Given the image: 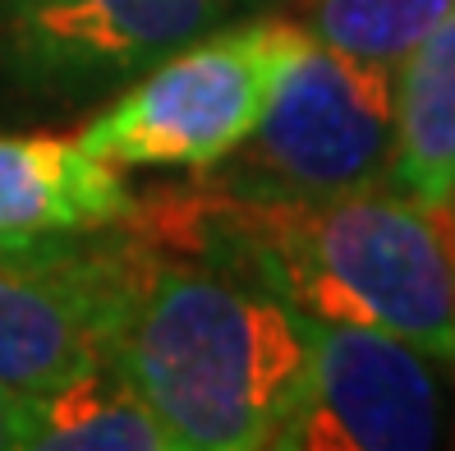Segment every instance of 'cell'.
Segmentation results:
<instances>
[{"mask_svg": "<svg viewBox=\"0 0 455 451\" xmlns=\"http://www.w3.org/2000/svg\"><path fill=\"white\" fill-rule=\"evenodd\" d=\"M166 240L327 323L400 336L455 364V207L395 184L336 198L203 189L152 212Z\"/></svg>", "mask_w": 455, "mask_h": 451, "instance_id": "obj_1", "label": "cell"}, {"mask_svg": "<svg viewBox=\"0 0 455 451\" xmlns=\"http://www.w3.org/2000/svg\"><path fill=\"white\" fill-rule=\"evenodd\" d=\"M106 364L162 415L180 451H272L308 378L299 313L198 254L143 235Z\"/></svg>", "mask_w": 455, "mask_h": 451, "instance_id": "obj_2", "label": "cell"}, {"mask_svg": "<svg viewBox=\"0 0 455 451\" xmlns=\"http://www.w3.org/2000/svg\"><path fill=\"white\" fill-rule=\"evenodd\" d=\"M308 37L304 23L281 14L221 23L148 65L139 84L84 125L78 143L120 171L203 175L258 129Z\"/></svg>", "mask_w": 455, "mask_h": 451, "instance_id": "obj_3", "label": "cell"}, {"mask_svg": "<svg viewBox=\"0 0 455 451\" xmlns=\"http://www.w3.org/2000/svg\"><path fill=\"white\" fill-rule=\"evenodd\" d=\"M395 152V69L308 37L258 129L203 184L235 198H336L387 184Z\"/></svg>", "mask_w": 455, "mask_h": 451, "instance_id": "obj_4", "label": "cell"}, {"mask_svg": "<svg viewBox=\"0 0 455 451\" xmlns=\"http://www.w3.org/2000/svg\"><path fill=\"white\" fill-rule=\"evenodd\" d=\"M299 327L308 378L272 451H427L451 438L455 364L355 323L299 313Z\"/></svg>", "mask_w": 455, "mask_h": 451, "instance_id": "obj_5", "label": "cell"}, {"mask_svg": "<svg viewBox=\"0 0 455 451\" xmlns=\"http://www.w3.org/2000/svg\"><path fill=\"white\" fill-rule=\"evenodd\" d=\"M143 235H74L28 262H0V387L46 396L106 364Z\"/></svg>", "mask_w": 455, "mask_h": 451, "instance_id": "obj_6", "label": "cell"}, {"mask_svg": "<svg viewBox=\"0 0 455 451\" xmlns=\"http://www.w3.org/2000/svg\"><path fill=\"white\" fill-rule=\"evenodd\" d=\"M244 5L253 0H0V69L37 93H97Z\"/></svg>", "mask_w": 455, "mask_h": 451, "instance_id": "obj_7", "label": "cell"}, {"mask_svg": "<svg viewBox=\"0 0 455 451\" xmlns=\"http://www.w3.org/2000/svg\"><path fill=\"white\" fill-rule=\"evenodd\" d=\"M139 212L120 166L78 139L0 134V235H92Z\"/></svg>", "mask_w": 455, "mask_h": 451, "instance_id": "obj_8", "label": "cell"}, {"mask_svg": "<svg viewBox=\"0 0 455 451\" xmlns=\"http://www.w3.org/2000/svg\"><path fill=\"white\" fill-rule=\"evenodd\" d=\"M387 184L455 207V10L395 65V152Z\"/></svg>", "mask_w": 455, "mask_h": 451, "instance_id": "obj_9", "label": "cell"}, {"mask_svg": "<svg viewBox=\"0 0 455 451\" xmlns=\"http://www.w3.org/2000/svg\"><path fill=\"white\" fill-rule=\"evenodd\" d=\"M42 451H180L162 423L116 364H97L46 396H33V438Z\"/></svg>", "mask_w": 455, "mask_h": 451, "instance_id": "obj_10", "label": "cell"}, {"mask_svg": "<svg viewBox=\"0 0 455 451\" xmlns=\"http://www.w3.org/2000/svg\"><path fill=\"white\" fill-rule=\"evenodd\" d=\"M455 10V0H308L304 28L345 56L395 69Z\"/></svg>", "mask_w": 455, "mask_h": 451, "instance_id": "obj_11", "label": "cell"}, {"mask_svg": "<svg viewBox=\"0 0 455 451\" xmlns=\"http://www.w3.org/2000/svg\"><path fill=\"white\" fill-rule=\"evenodd\" d=\"M33 438V396L0 387V451H19Z\"/></svg>", "mask_w": 455, "mask_h": 451, "instance_id": "obj_12", "label": "cell"}, {"mask_svg": "<svg viewBox=\"0 0 455 451\" xmlns=\"http://www.w3.org/2000/svg\"><path fill=\"white\" fill-rule=\"evenodd\" d=\"M74 235H0V262H28L51 249H60Z\"/></svg>", "mask_w": 455, "mask_h": 451, "instance_id": "obj_13", "label": "cell"}]
</instances>
